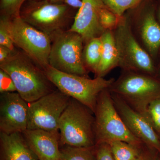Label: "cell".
I'll list each match as a JSON object with an SVG mask.
<instances>
[{
	"label": "cell",
	"mask_w": 160,
	"mask_h": 160,
	"mask_svg": "<svg viewBox=\"0 0 160 160\" xmlns=\"http://www.w3.org/2000/svg\"><path fill=\"white\" fill-rule=\"evenodd\" d=\"M110 93L116 109L130 132L160 154V140L148 119L133 110L117 95Z\"/></svg>",
	"instance_id": "obj_13"
},
{
	"label": "cell",
	"mask_w": 160,
	"mask_h": 160,
	"mask_svg": "<svg viewBox=\"0 0 160 160\" xmlns=\"http://www.w3.org/2000/svg\"><path fill=\"white\" fill-rule=\"evenodd\" d=\"M156 9V0H145L126 13L135 37L155 64L160 51V23Z\"/></svg>",
	"instance_id": "obj_10"
},
{
	"label": "cell",
	"mask_w": 160,
	"mask_h": 160,
	"mask_svg": "<svg viewBox=\"0 0 160 160\" xmlns=\"http://www.w3.org/2000/svg\"><path fill=\"white\" fill-rule=\"evenodd\" d=\"M156 13L158 21L160 23V0H156Z\"/></svg>",
	"instance_id": "obj_32"
},
{
	"label": "cell",
	"mask_w": 160,
	"mask_h": 160,
	"mask_svg": "<svg viewBox=\"0 0 160 160\" xmlns=\"http://www.w3.org/2000/svg\"><path fill=\"white\" fill-rule=\"evenodd\" d=\"M96 155L97 160H114L109 144L100 143L96 145Z\"/></svg>",
	"instance_id": "obj_27"
},
{
	"label": "cell",
	"mask_w": 160,
	"mask_h": 160,
	"mask_svg": "<svg viewBox=\"0 0 160 160\" xmlns=\"http://www.w3.org/2000/svg\"><path fill=\"white\" fill-rule=\"evenodd\" d=\"M112 31L118 52V67L155 77V62L135 37L126 13Z\"/></svg>",
	"instance_id": "obj_6"
},
{
	"label": "cell",
	"mask_w": 160,
	"mask_h": 160,
	"mask_svg": "<svg viewBox=\"0 0 160 160\" xmlns=\"http://www.w3.org/2000/svg\"><path fill=\"white\" fill-rule=\"evenodd\" d=\"M70 98L58 89L29 103L28 129L59 131V122Z\"/></svg>",
	"instance_id": "obj_11"
},
{
	"label": "cell",
	"mask_w": 160,
	"mask_h": 160,
	"mask_svg": "<svg viewBox=\"0 0 160 160\" xmlns=\"http://www.w3.org/2000/svg\"><path fill=\"white\" fill-rule=\"evenodd\" d=\"M109 90L147 118L149 104L160 98V81L149 75L122 70Z\"/></svg>",
	"instance_id": "obj_4"
},
{
	"label": "cell",
	"mask_w": 160,
	"mask_h": 160,
	"mask_svg": "<svg viewBox=\"0 0 160 160\" xmlns=\"http://www.w3.org/2000/svg\"><path fill=\"white\" fill-rule=\"evenodd\" d=\"M114 160H134L141 152L143 143L139 145L121 141L108 143Z\"/></svg>",
	"instance_id": "obj_19"
},
{
	"label": "cell",
	"mask_w": 160,
	"mask_h": 160,
	"mask_svg": "<svg viewBox=\"0 0 160 160\" xmlns=\"http://www.w3.org/2000/svg\"><path fill=\"white\" fill-rule=\"evenodd\" d=\"M147 118L160 140V98L149 104L147 109Z\"/></svg>",
	"instance_id": "obj_24"
},
{
	"label": "cell",
	"mask_w": 160,
	"mask_h": 160,
	"mask_svg": "<svg viewBox=\"0 0 160 160\" xmlns=\"http://www.w3.org/2000/svg\"><path fill=\"white\" fill-rule=\"evenodd\" d=\"M13 51L6 46H0V62H2L8 58L12 54Z\"/></svg>",
	"instance_id": "obj_29"
},
{
	"label": "cell",
	"mask_w": 160,
	"mask_h": 160,
	"mask_svg": "<svg viewBox=\"0 0 160 160\" xmlns=\"http://www.w3.org/2000/svg\"><path fill=\"white\" fill-rule=\"evenodd\" d=\"M29 148L39 160H60L59 131L27 129L22 133Z\"/></svg>",
	"instance_id": "obj_15"
},
{
	"label": "cell",
	"mask_w": 160,
	"mask_h": 160,
	"mask_svg": "<svg viewBox=\"0 0 160 160\" xmlns=\"http://www.w3.org/2000/svg\"><path fill=\"white\" fill-rule=\"evenodd\" d=\"M51 41L49 66L62 72L88 77L83 62L84 41L79 34L69 29Z\"/></svg>",
	"instance_id": "obj_8"
},
{
	"label": "cell",
	"mask_w": 160,
	"mask_h": 160,
	"mask_svg": "<svg viewBox=\"0 0 160 160\" xmlns=\"http://www.w3.org/2000/svg\"><path fill=\"white\" fill-rule=\"evenodd\" d=\"M52 3H62L64 0H49Z\"/></svg>",
	"instance_id": "obj_33"
},
{
	"label": "cell",
	"mask_w": 160,
	"mask_h": 160,
	"mask_svg": "<svg viewBox=\"0 0 160 160\" xmlns=\"http://www.w3.org/2000/svg\"><path fill=\"white\" fill-rule=\"evenodd\" d=\"M102 52L95 77L104 78L115 68L118 67L119 56L112 31L106 30L101 36Z\"/></svg>",
	"instance_id": "obj_17"
},
{
	"label": "cell",
	"mask_w": 160,
	"mask_h": 160,
	"mask_svg": "<svg viewBox=\"0 0 160 160\" xmlns=\"http://www.w3.org/2000/svg\"><path fill=\"white\" fill-rule=\"evenodd\" d=\"M49 81L58 90L77 100L94 112L99 94L109 89L115 79L88 77L62 72L49 66L44 70Z\"/></svg>",
	"instance_id": "obj_5"
},
{
	"label": "cell",
	"mask_w": 160,
	"mask_h": 160,
	"mask_svg": "<svg viewBox=\"0 0 160 160\" xmlns=\"http://www.w3.org/2000/svg\"><path fill=\"white\" fill-rule=\"evenodd\" d=\"M1 160H38L22 133L0 132Z\"/></svg>",
	"instance_id": "obj_16"
},
{
	"label": "cell",
	"mask_w": 160,
	"mask_h": 160,
	"mask_svg": "<svg viewBox=\"0 0 160 160\" xmlns=\"http://www.w3.org/2000/svg\"><path fill=\"white\" fill-rule=\"evenodd\" d=\"M73 9L63 2L29 0L23 5L20 17L52 40L57 35L70 29L76 14Z\"/></svg>",
	"instance_id": "obj_2"
},
{
	"label": "cell",
	"mask_w": 160,
	"mask_h": 160,
	"mask_svg": "<svg viewBox=\"0 0 160 160\" xmlns=\"http://www.w3.org/2000/svg\"><path fill=\"white\" fill-rule=\"evenodd\" d=\"M107 8L120 17L134 9L145 0H101Z\"/></svg>",
	"instance_id": "obj_21"
},
{
	"label": "cell",
	"mask_w": 160,
	"mask_h": 160,
	"mask_svg": "<svg viewBox=\"0 0 160 160\" xmlns=\"http://www.w3.org/2000/svg\"><path fill=\"white\" fill-rule=\"evenodd\" d=\"M99 20L105 31L114 30L121 22L122 17H120L104 6L100 7L98 12Z\"/></svg>",
	"instance_id": "obj_22"
},
{
	"label": "cell",
	"mask_w": 160,
	"mask_h": 160,
	"mask_svg": "<svg viewBox=\"0 0 160 160\" xmlns=\"http://www.w3.org/2000/svg\"><path fill=\"white\" fill-rule=\"evenodd\" d=\"M83 5L76 13L73 23L69 29L82 37L84 44L100 37L105 30L100 24L98 12L103 4L101 0H82Z\"/></svg>",
	"instance_id": "obj_14"
},
{
	"label": "cell",
	"mask_w": 160,
	"mask_h": 160,
	"mask_svg": "<svg viewBox=\"0 0 160 160\" xmlns=\"http://www.w3.org/2000/svg\"><path fill=\"white\" fill-rule=\"evenodd\" d=\"M29 0H1V16L9 19L20 17V12L23 5Z\"/></svg>",
	"instance_id": "obj_23"
},
{
	"label": "cell",
	"mask_w": 160,
	"mask_h": 160,
	"mask_svg": "<svg viewBox=\"0 0 160 160\" xmlns=\"http://www.w3.org/2000/svg\"><path fill=\"white\" fill-rule=\"evenodd\" d=\"M102 52L101 36L94 38L84 44L83 62L87 71L95 74L101 62Z\"/></svg>",
	"instance_id": "obj_18"
},
{
	"label": "cell",
	"mask_w": 160,
	"mask_h": 160,
	"mask_svg": "<svg viewBox=\"0 0 160 160\" xmlns=\"http://www.w3.org/2000/svg\"><path fill=\"white\" fill-rule=\"evenodd\" d=\"M0 46H6L13 51L16 49L14 43L7 29V18L1 16L0 18Z\"/></svg>",
	"instance_id": "obj_25"
},
{
	"label": "cell",
	"mask_w": 160,
	"mask_h": 160,
	"mask_svg": "<svg viewBox=\"0 0 160 160\" xmlns=\"http://www.w3.org/2000/svg\"><path fill=\"white\" fill-rule=\"evenodd\" d=\"M94 113L96 145L115 141L136 145L143 143L126 127L115 107L109 89L99 94Z\"/></svg>",
	"instance_id": "obj_7"
},
{
	"label": "cell",
	"mask_w": 160,
	"mask_h": 160,
	"mask_svg": "<svg viewBox=\"0 0 160 160\" xmlns=\"http://www.w3.org/2000/svg\"><path fill=\"white\" fill-rule=\"evenodd\" d=\"M92 148L66 146L61 150L60 160H97Z\"/></svg>",
	"instance_id": "obj_20"
},
{
	"label": "cell",
	"mask_w": 160,
	"mask_h": 160,
	"mask_svg": "<svg viewBox=\"0 0 160 160\" xmlns=\"http://www.w3.org/2000/svg\"><path fill=\"white\" fill-rule=\"evenodd\" d=\"M94 122L93 111L70 98L59 122L60 143L74 147H94L96 145Z\"/></svg>",
	"instance_id": "obj_3"
},
{
	"label": "cell",
	"mask_w": 160,
	"mask_h": 160,
	"mask_svg": "<svg viewBox=\"0 0 160 160\" xmlns=\"http://www.w3.org/2000/svg\"><path fill=\"white\" fill-rule=\"evenodd\" d=\"M63 3L73 9L78 10L83 5L82 0H64Z\"/></svg>",
	"instance_id": "obj_30"
},
{
	"label": "cell",
	"mask_w": 160,
	"mask_h": 160,
	"mask_svg": "<svg viewBox=\"0 0 160 160\" xmlns=\"http://www.w3.org/2000/svg\"><path fill=\"white\" fill-rule=\"evenodd\" d=\"M29 103L17 92L1 93L0 132L22 133L28 129Z\"/></svg>",
	"instance_id": "obj_12"
},
{
	"label": "cell",
	"mask_w": 160,
	"mask_h": 160,
	"mask_svg": "<svg viewBox=\"0 0 160 160\" xmlns=\"http://www.w3.org/2000/svg\"><path fill=\"white\" fill-rule=\"evenodd\" d=\"M17 92L13 81L7 72L0 69V92Z\"/></svg>",
	"instance_id": "obj_26"
},
{
	"label": "cell",
	"mask_w": 160,
	"mask_h": 160,
	"mask_svg": "<svg viewBox=\"0 0 160 160\" xmlns=\"http://www.w3.org/2000/svg\"><path fill=\"white\" fill-rule=\"evenodd\" d=\"M155 78L160 81V51L156 62V73Z\"/></svg>",
	"instance_id": "obj_31"
},
{
	"label": "cell",
	"mask_w": 160,
	"mask_h": 160,
	"mask_svg": "<svg viewBox=\"0 0 160 160\" xmlns=\"http://www.w3.org/2000/svg\"><path fill=\"white\" fill-rule=\"evenodd\" d=\"M143 147L144 143L142 146L140 154L134 160H160V154L158 152L149 148L146 145V149Z\"/></svg>",
	"instance_id": "obj_28"
},
{
	"label": "cell",
	"mask_w": 160,
	"mask_h": 160,
	"mask_svg": "<svg viewBox=\"0 0 160 160\" xmlns=\"http://www.w3.org/2000/svg\"><path fill=\"white\" fill-rule=\"evenodd\" d=\"M0 69L10 76L17 92L28 103L54 91L45 71L22 50L15 49L0 62Z\"/></svg>",
	"instance_id": "obj_1"
},
{
	"label": "cell",
	"mask_w": 160,
	"mask_h": 160,
	"mask_svg": "<svg viewBox=\"0 0 160 160\" xmlns=\"http://www.w3.org/2000/svg\"><path fill=\"white\" fill-rule=\"evenodd\" d=\"M6 18L7 29L15 46L18 47L43 70L46 69L49 66L52 44L50 37L20 17L12 19Z\"/></svg>",
	"instance_id": "obj_9"
}]
</instances>
